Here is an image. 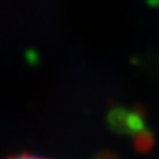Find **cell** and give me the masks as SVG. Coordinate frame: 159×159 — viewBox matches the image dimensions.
Returning a JSON list of instances; mask_svg holds the SVG:
<instances>
[{
  "label": "cell",
  "instance_id": "obj_1",
  "mask_svg": "<svg viewBox=\"0 0 159 159\" xmlns=\"http://www.w3.org/2000/svg\"><path fill=\"white\" fill-rule=\"evenodd\" d=\"M8 159H48L43 157H38V155H30V154H22V155H17V157H11Z\"/></svg>",
  "mask_w": 159,
  "mask_h": 159
}]
</instances>
